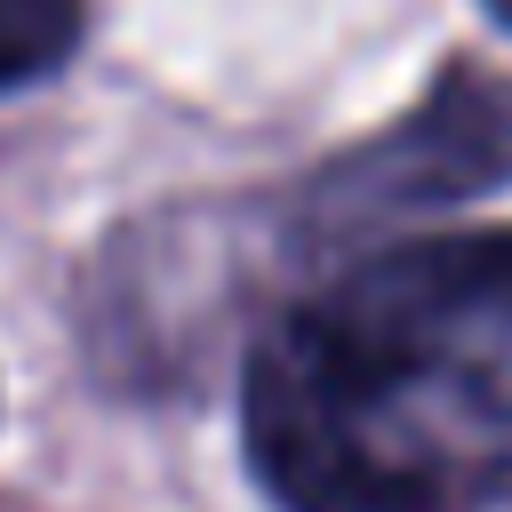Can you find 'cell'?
<instances>
[{
  "label": "cell",
  "instance_id": "cell-1",
  "mask_svg": "<svg viewBox=\"0 0 512 512\" xmlns=\"http://www.w3.org/2000/svg\"><path fill=\"white\" fill-rule=\"evenodd\" d=\"M240 448L280 512H496L512 496V224L320 272L240 368Z\"/></svg>",
  "mask_w": 512,
  "mask_h": 512
},
{
  "label": "cell",
  "instance_id": "cell-4",
  "mask_svg": "<svg viewBox=\"0 0 512 512\" xmlns=\"http://www.w3.org/2000/svg\"><path fill=\"white\" fill-rule=\"evenodd\" d=\"M488 16H496V24H504V32H512V0H488Z\"/></svg>",
  "mask_w": 512,
  "mask_h": 512
},
{
  "label": "cell",
  "instance_id": "cell-3",
  "mask_svg": "<svg viewBox=\"0 0 512 512\" xmlns=\"http://www.w3.org/2000/svg\"><path fill=\"white\" fill-rule=\"evenodd\" d=\"M88 32V0H0V96L48 80Z\"/></svg>",
  "mask_w": 512,
  "mask_h": 512
},
{
  "label": "cell",
  "instance_id": "cell-2",
  "mask_svg": "<svg viewBox=\"0 0 512 512\" xmlns=\"http://www.w3.org/2000/svg\"><path fill=\"white\" fill-rule=\"evenodd\" d=\"M496 184H512V80H496L480 64H448L440 88L400 128L344 152L312 184L304 224L336 240V232H360V224H384L408 208H440L464 192H496Z\"/></svg>",
  "mask_w": 512,
  "mask_h": 512
}]
</instances>
